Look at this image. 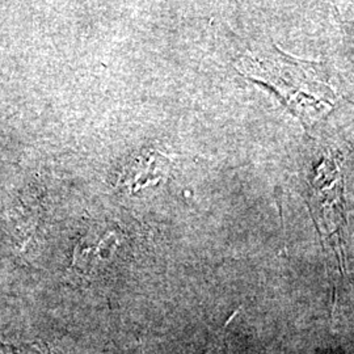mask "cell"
Here are the masks:
<instances>
[{
  "label": "cell",
  "instance_id": "obj_1",
  "mask_svg": "<svg viewBox=\"0 0 354 354\" xmlns=\"http://www.w3.org/2000/svg\"><path fill=\"white\" fill-rule=\"evenodd\" d=\"M236 66L244 75L274 89L304 122H311L323 108L332 106V92L327 83L319 80L315 64L291 59L276 50L263 59L245 55Z\"/></svg>",
  "mask_w": 354,
  "mask_h": 354
}]
</instances>
